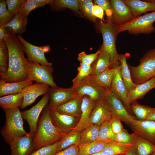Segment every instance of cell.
I'll list each match as a JSON object with an SVG mask.
<instances>
[{"label":"cell","mask_w":155,"mask_h":155,"mask_svg":"<svg viewBox=\"0 0 155 155\" xmlns=\"http://www.w3.org/2000/svg\"><path fill=\"white\" fill-rule=\"evenodd\" d=\"M131 112L140 120H145L152 114L155 113V108L144 105L137 101L132 102L130 105Z\"/></svg>","instance_id":"obj_33"},{"label":"cell","mask_w":155,"mask_h":155,"mask_svg":"<svg viewBox=\"0 0 155 155\" xmlns=\"http://www.w3.org/2000/svg\"><path fill=\"white\" fill-rule=\"evenodd\" d=\"M100 126L90 124L81 133L80 145L94 142L97 139Z\"/></svg>","instance_id":"obj_35"},{"label":"cell","mask_w":155,"mask_h":155,"mask_svg":"<svg viewBox=\"0 0 155 155\" xmlns=\"http://www.w3.org/2000/svg\"><path fill=\"white\" fill-rule=\"evenodd\" d=\"M67 133L61 132L53 123L50 108L47 105L43 110L37 125L36 132L33 137V150L52 144L59 140Z\"/></svg>","instance_id":"obj_2"},{"label":"cell","mask_w":155,"mask_h":155,"mask_svg":"<svg viewBox=\"0 0 155 155\" xmlns=\"http://www.w3.org/2000/svg\"><path fill=\"white\" fill-rule=\"evenodd\" d=\"M78 73L73 80V86H75L84 79L90 75L92 71V65L80 62L78 67Z\"/></svg>","instance_id":"obj_39"},{"label":"cell","mask_w":155,"mask_h":155,"mask_svg":"<svg viewBox=\"0 0 155 155\" xmlns=\"http://www.w3.org/2000/svg\"><path fill=\"white\" fill-rule=\"evenodd\" d=\"M155 21V11L134 18L132 20L122 25L116 26L117 34L125 31L135 35L155 32L153 23Z\"/></svg>","instance_id":"obj_6"},{"label":"cell","mask_w":155,"mask_h":155,"mask_svg":"<svg viewBox=\"0 0 155 155\" xmlns=\"http://www.w3.org/2000/svg\"><path fill=\"white\" fill-rule=\"evenodd\" d=\"M92 71L90 75L92 76L98 75L111 68L108 56L100 50V53L97 58L92 64Z\"/></svg>","instance_id":"obj_30"},{"label":"cell","mask_w":155,"mask_h":155,"mask_svg":"<svg viewBox=\"0 0 155 155\" xmlns=\"http://www.w3.org/2000/svg\"><path fill=\"white\" fill-rule=\"evenodd\" d=\"M94 1L95 3L101 7L105 11L108 19L112 18L113 12L110 1L94 0Z\"/></svg>","instance_id":"obj_48"},{"label":"cell","mask_w":155,"mask_h":155,"mask_svg":"<svg viewBox=\"0 0 155 155\" xmlns=\"http://www.w3.org/2000/svg\"><path fill=\"white\" fill-rule=\"evenodd\" d=\"M4 41L9 52V65L7 71L0 76L1 79L9 82L27 80L28 78L27 68L29 62L25 57L23 46L16 34L13 33L6 36Z\"/></svg>","instance_id":"obj_1"},{"label":"cell","mask_w":155,"mask_h":155,"mask_svg":"<svg viewBox=\"0 0 155 155\" xmlns=\"http://www.w3.org/2000/svg\"><path fill=\"white\" fill-rule=\"evenodd\" d=\"M73 87L78 97L86 95L96 101L105 98L109 92L97 83L90 75Z\"/></svg>","instance_id":"obj_8"},{"label":"cell","mask_w":155,"mask_h":155,"mask_svg":"<svg viewBox=\"0 0 155 155\" xmlns=\"http://www.w3.org/2000/svg\"><path fill=\"white\" fill-rule=\"evenodd\" d=\"M82 97L73 98L57 106L55 108L58 112L63 114L78 117L80 116Z\"/></svg>","instance_id":"obj_25"},{"label":"cell","mask_w":155,"mask_h":155,"mask_svg":"<svg viewBox=\"0 0 155 155\" xmlns=\"http://www.w3.org/2000/svg\"><path fill=\"white\" fill-rule=\"evenodd\" d=\"M79 152L78 146L73 145L58 152L53 155H79Z\"/></svg>","instance_id":"obj_49"},{"label":"cell","mask_w":155,"mask_h":155,"mask_svg":"<svg viewBox=\"0 0 155 155\" xmlns=\"http://www.w3.org/2000/svg\"><path fill=\"white\" fill-rule=\"evenodd\" d=\"M96 101L86 95L82 97L80 119L73 129L80 132L90 125V116Z\"/></svg>","instance_id":"obj_17"},{"label":"cell","mask_w":155,"mask_h":155,"mask_svg":"<svg viewBox=\"0 0 155 155\" xmlns=\"http://www.w3.org/2000/svg\"></svg>","instance_id":"obj_57"},{"label":"cell","mask_w":155,"mask_h":155,"mask_svg":"<svg viewBox=\"0 0 155 155\" xmlns=\"http://www.w3.org/2000/svg\"><path fill=\"white\" fill-rule=\"evenodd\" d=\"M10 33L3 26H0V41H4L5 38Z\"/></svg>","instance_id":"obj_51"},{"label":"cell","mask_w":155,"mask_h":155,"mask_svg":"<svg viewBox=\"0 0 155 155\" xmlns=\"http://www.w3.org/2000/svg\"><path fill=\"white\" fill-rule=\"evenodd\" d=\"M52 9L59 10L64 8H69L78 13L82 16L79 11V5L76 0H55L49 4Z\"/></svg>","instance_id":"obj_37"},{"label":"cell","mask_w":155,"mask_h":155,"mask_svg":"<svg viewBox=\"0 0 155 155\" xmlns=\"http://www.w3.org/2000/svg\"><path fill=\"white\" fill-rule=\"evenodd\" d=\"M115 136L109 121H106L100 125L98 137L96 141L105 143L115 142Z\"/></svg>","instance_id":"obj_36"},{"label":"cell","mask_w":155,"mask_h":155,"mask_svg":"<svg viewBox=\"0 0 155 155\" xmlns=\"http://www.w3.org/2000/svg\"><path fill=\"white\" fill-rule=\"evenodd\" d=\"M23 101L22 93L7 95L0 98V106L3 109L21 107Z\"/></svg>","instance_id":"obj_31"},{"label":"cell","mask_w":155,"mask_h":155,"mask_svg":"<svg viewBox=\"0 0 155 155\" xmlns=\"http://www.w3.org/2000/svg\"><path fill=\"white\" fill-rule=\"evenodd\" d=\"M27 68L28 78L37 83L45 84L51 87H58L54 80L51 66L42 65L38 63L29 61Z\"/></svg>","instance_id":"obj_7"},{"label":"cell","mask_w":155,"mask_h":155,"mask_svg":"<svg viewBox=\"0 0 155 155\" xmlns=\"http://www.w3.org/2000/svg\"><path fill=\"white\" fill-rule=\"evenodd\" d=\"M121 121L119 118L114 116L112 117L109 121L112 130L115 135L119 133L124 129Z\"/></svg>","instance_id":"obj_47"},{"label":"cell","mask_w":155,"mask_h":155,"mask_svg":"<svg viewBox=\"0 0 155 155\" xmlns=\"http://www.w3.org/2000/svg\"><path fill=\"white\" fill-rule=\"evenodd\" d=\"M150 155H155V152H154V153H153V154H152Z\"/></svg>","instance_id":"obj_56"},{"label":"cell","mask_w":155,"mask_h":155,"mask_svg":"<svg viewBox=\"0 0 155 155\" xmlns=\"http://www.w3.org/2000/svg\"><path fill=\"white\" fill-rule=\"evenodd\" d=\"M81 133L73 129L67 133L58 141L57 152L61 151L72 145L80 144Z\"/></svg>","instance_id":"obj_28"},{"label":"cell","mask_w":155,"mask_h":155,"mask_svg":"<svg viewBox=\"0 0 155 155\" xmlns=\"http://www.w3.org/2000/svg\"><path fill=\"white\" fill-rule=\"evenodd\" d=\"M9 52L4 41H0V75L7 71L9 65Z\"/></svg>","instance_id":"obj_38"},{"label":"cell","mask_w":155,"mask_h":155,"mask_svg":"<svg viewBox=\"0 0 155 155\" xmlns=\"http://www.w3.org/2000/svg\"><path fill=\"white\" fill-rule=\"evenodd\" d=\"M3 110L5 120L1 133L5 142L9 144L14 138L24 136L28 133L24 128L23 118L19 107Z\"/></svg>","instance_id":"obj_4"},{"label":"cell","mask_w":155,"mask_h":155,"mask_svg":"<svg viewBox=\"0 0 155 155\" xmlns=\"http://www.w3.org/2000/svg\"><path fill=\"white\" fill-rule=\"evenodd\" d=\"M146 120H150L155 121V113L151 115Z\"/></svg>","instance_id":"obj_54"},{"label":"cell","mask_w":155,"mask_h":155,"mask_svg":"<svg viewBox=\"0 0 155 155\" xmlns=\"http://www.w3.org/2000/svg\"><path fill=\"white\" fill-rule=\"evenodd\" d=\"M50 111L53 123L62 132L73 129L77 125L76 117L61 113L55 109L50 108Z\"/></svg>","instance_id":"obj_19"},{"label":"cell","mask_w":155,"mask_h":155,"mask_svg":"<svg viewBox=\"0 0 155 155\" xmlns=\"http://www.w3.org/2000/svg\"><path fill=\"white\" fill-rule=\"evenodd\" d=\"M49 93L50 97L49 106L51 109H55L68 101L78 97L74 87L72 86L69 88L51 87Z\"/></svg>","instance_id":"obj_13"},{"label":"cell","mask_w":155,"mask_h":155,"mask_svg":"<svg viewBox=\"0 0 155 155\" xmlns=\"http://www.w3.org/2000/svg\"><path fill=\"white\" fill-rule=\"evenodd\" d=\"M32 84L29 78L22 81L9 82L3 79L0 80V96L1 97L21 93L26 86Z\"/></svg>","instance_id":"obj_22"},{"label":"cell","mask_w":155,"mask_h":155,"mask_svg":"<svg viewBox=\"0 0 155 155\" xmlns=\"http://www.w3.org/2000/svg\"><path fill=\"white\" fill-rule=\"evenodd\" d=\"M132 80L137 85L155 77V48L146 52L137 66L129 65Z\"/></svg>","instance_id":"obj_5"},{"label":"cell","mask_w":155,"mask_h":155,"mask_svg":"<svg viewBox=\"0 0 155 155\" xmlns=\"http://www.w3.org/2000/svg\"><path fill=\"white\" fill-rule=\"evenodd\" d=\"M111 92L121 100L127 109V100L128 92L122 78L120 70L117 73L112 82Z\"/></svg>","instance_id":"obj_24"},{"label":"cell","mask_w":155,"mask_h":155,"mask_svg":"<svg viewBox=\"0 0 155 155\" xmlns=\"http://www.w3.org/2000/svg\"><path fill=\"white\" fill-rule=\"evenodd\" d=\"M49 93L44 95L41 99L30 109L21 112L23 119L28 123L30 128L28 134L34 136L37 129V122L40 115L49 101Z\"/></svg>","instance_id":"obj_10"},{"label":"cell","mask_w":155,"mask_h":155,"mask_svg":"<svg viewBox=\"0 0 155 155\" xmlns=\"http://www.w3.org/2000/svg\"><path fill=\"white\" fill-rule=\"evenodd\" d=\"M50 88L49 85L45 84L36 83L26 86L21 92L23 97L21 108H25L34 102L40 96L48 93Z\"/></svg>","instance_id":"obj_16"},{"label":"cell","mask_w":155,"mask_h":155,"mask_svg":"<svg viewBox=\"0 0 155 155\" xmlns=\"http://www.w3.org/2000/svg\"><path fill=\"white\" fill-rule=\"evenodd\" d=\"M112 114L105 97L96 101L90 118V124L100 126L104 122L109 121Z\"/></svg>","instance_id":"obj_15"},{"label":"cell","mask_w":155,"mask_h":155,"mask_svg":"<svg viewBox=\"0 0 155 155\" xmlns=\"http://www.w3.org/2000/svg\"><path fill=\"white\" fill-rule=\"evenodd\" d=\"M113 15L112 20L116 26L128 22L134 18L130 7L122 0H111Z\"/></svg>","instance_id":"obj_12"},{"label":"cell","mask_w":155,"mask_h":155,"mask_svg":"<svg viewBox=\"0 0 155 155\" xmlns=\"http://www.w3.org/2000/svg\"><path fill=\"white\" fill-rule=\"evenodd\" d=\"M125 155H138L135 146L129 150Z\"/></svg>","instance_id":"obj_52"},{"label":"cell","mask_w":155,"mask_h":155,"mask_svg":"<svg viewBox=\"0 0 155 155\" xmlns=\"http://www.w3.org/2000/svg\"><path fill=\"white\" fill-rule=\"evenodd\" d=\"M7 6L5 1H0V26L9 22L15 15L8 10Z\"/></svg>","instance_id":"obj_41"},{"label":"cell","mask_w":155,"mask_h":155,"mask_svg":"<svg viewBox=\"0 0 155 155\" xmlns=\"http://www.w3.org/2000/svg\"><path fill=\"white\" fill-rule=\"evenodd\" d=\"M25 0H6L7 9L11 12L16 14L19 12L22 5Z\"/></svg>","instance_id":"obj_46"},{"label":"cell","mask_w":155,"mask_h":155,"mask_svg":"<svg viewBox=\"0 0 155 155\" xmlns=\"http://www.w3.org/2000/svg\"><path fill=\"white\" fill-rule=\"evenodd\" d=\"M127 56L126 53L119 54V59L121 66V75L129 93L137 85L135 84L132 80L130 70L127 62Z\"/></svg>","instance_id":"obj_27"},{"label":"cell","mask_w":155,"mask_h":155,"mask_svg":"<svg viewBox=\"0 0 155 155\" xmlns=\"http://www.w3.org/2000/svg\"><path fill=\"white\" fill-rule=\"evenodd\" d=\"M128 126L133 133L155 145V121L135 119Z\"/></svg>","instance_id":"obj_14"},{"label":"cell","mask_w":155,"mask_h":155,"mask_svg":"<svg viewBox=\"0 0 155 155\" xmlns=\"http://www.w3.org/2000/svg\"><path fill=\"white\" fill-rule=\"evenodd\" d=\"M135 136V133H129L126 129H124L115 135V142L120 143L134 144Z\"/></svg>","instance_id":"obj_42"},{"label":"cell","mask_w":155,"mask_h":155,"mask_svg":"<svg viewBox=\"0 0 155 155\" xmlns=\"http://www.w3.org/2000/svg\"><path fill=\"white\" fill-rule=\"evenodd\" d=\"M78 1L79 5H80L89 3L92 1L91 0H78Z\"/></svg>","instance_id":"obj_53"},{"label":"cell","mask_w":155,"mask_h":155,"mask_svg":"<svg viewBox=\"0 0 155 155\" xmlns=\"http://www.w3.org/2000/svg\"><path fill=\"white\" fill-rule=\"evenodd\" d=\"M46 5L37 0H25L21 6L19 13L27 17L30 12L34 9L43 7Z\"/></svg>","instance_id":"obj_40"},{"label":"cell","mask_w":155,"mask_h":155,"mask_svg":"<svg viewBox=\"0 0 155 155\" xmlns=\"http://www.w3.org/2000/svg\"><path fill=\"white\" fill-rule=\"evenodd\" d=\"M93 4L92 1L89 3L79 5L80 9L82 11L84 14L90 20L95 22L96 17L93 15Z\"/></svg>","instance_id":"obj_45"},{"label":"cell","mask_w":155,"mask_h":155,"mask_svg":"<svg viewBox=\"0 0 155 155\" xmlns=\"http://www.w3.org/2000/svg\"><path fill=\"white\" fill-rule=\"evenodd\" d=\"M134 146L132 144L113 142H111L101 152L102 155H125Z\"/></svg>","instance_id":"obj_29"},{"label":"cell","mask_w":155,"mask_h":155,"mask_svg":"<svg viewBox=\"0 0 155 155\" xmlns=\"http://www.w3.org/2000/svg\"><path fill=\"white\" fill-rule=\"evenodd\" d=\"M155 88V77L137 86L128 93L127 100V109L130 113V104L138 99L143 98L150 90Z\"/></svg>","instance_id":"obj_20"},{"label":"cell","mask_w":155,"mask_h":155,"mask_svg":"<svg viewBox=\"0 0 155 155\" xmlns=\"http://www.w3.org/2000/svg\"><path fill=\"white\" fill-rule=\"evenodd\" d=\"M33 137L27 133L24 136L14 138L9 144L11 155H29L33 150L32 143Z\"/></svg>","instance_id":"obj_18"},{"label":"cell","mask_w":155,"mask_h":155,"mask_svg":"<svg viewBox=\"0 0 155 155\" xmlns=\"http://www.w3.org/2000/svg\"><path fill=\"white\" fill-rule=\"evenodd\" d=\"M93 13L94 15L102 20H103L104 10L100 6L94 5L93 8Z\"/></svg>","instance_id":"obj_50"},{"label":"cell","mask_w":155,"mask_h":155,"mask_svg":"<svg viewBox=\"0 0 155 155\" xmlns=\"http://www.w3.org/2000/svg\"><path fill=\"white\" fill-rule=\"evenodd\" d=\"M123 1L130 7L134 18L148 11H155V0L146 1L124 0Z\"/></svg>","instance_id":"obj_21"},{"label":"cell","mask_w":155,"mask_h":155,"mask_svg":"<svg viewBox=\"0 0 155 155\" xmlns=\"http://www.w3.org/2000/svg\"><path fill=\"white\" fill-rule=\"evenodd\" d=\"M58 141L52 144L42 147L29 155H53L57 152Z\"/></svg>","instance_id":"obj_43"},{"label":"cell","mask_w":155,"mask_h":155,"mask_svg":"<svg viewBox=\"0 0 155 155\" xmlns=\"http://www.w3.org/2000/svg\"><path fill=\"white\" fill-rule=\"evenodd\" d=\"M17 38L24 46L25 53L29 61L33 62L44 65L52 66V63L46 59L45 53L50 51L49 45L37 46L32 44L25 40L21 35L17 36Z\"/></svg>","instance_id":"obj_9"},{"label":"cell","mask_w":155,"mask_h":155,"mask_svg":"<svg viewBox=\"0 0 155 155\" xmlns=\"http://www.w3.org/2000/svg\"><path fill=\"white\" fill-rule=\"evenodd\" d=\"M91 155H102L101 152H99Z\"/></svg>","instance_id":"obj_55"},{"label":"cell","mask_w":155,"mask_h":155,"mask_svg":"<svg viewBox=\"0 0 155 155\" xmlns=\"http://www.w3.org/2000/svg\"><path fill=\"white\" fill-rule=\"evenodd\" d=\"M100 53L99 49L95 53L88 54L82 51L78 54V59L80 62L92 65Z\"/></svg>","instance_id":"obj_44"},{"label":"cell","mask_w":155,"mask_h":155,"mask_svg":"<svg viewBox=\"0 0 155 155\" xmlns=\"http://www.w3.org/2000/svg\"><path fill=\"white\" fill-rule=\"evenodd\" d=\"M134 145L138 155H150L155 152V145L136 134Z\"/></svg>","instance_id":"obj_34"},{"label":"cell","mask_w":155,"mask_h":155,"mask_svg":"<svg viewBox=\"0 0 155 155\" xmlns=\"http://www.w3.org/2000/svg\"><path fill=\"white\" fill-rule=\"evenodd\" d=\"M28 20L27 17L18 13L10 21L2 26L10 33L21 35L26 30Z\"/></svg>","instance_id":"obj_23"},{"label":"cell","mask_w":155,"mask_h":155,"mask_svg":"<svg viewBox=\"0 0 155 155\" xmlns=\"http://www.w3.org/2000/svg\"><path fill=\"white\" fill-rule=\"evenodd\" d=\"M99 26L103 38L102 44L99 49L108 56L111 68H116L121 63L119 59V54L116 46L117 36L116 32V26L111 18H109L105 22L101 20Z\"/></svg>","instance_id":"obj_3"},{"label":"cell","mask_w":155,"mask_h":155,"mask_svg":"<svg viewBox=\"0 0 155 155\" xmlns=\"http://www.w3.org/2000/svg\"><path fill=\"white\" fill-rule=\"evenodd\" d=\"M105 98L109 104L113 116L119 117L128 126L136 119L129 113L121 100L111 92L107 93Z\"/></svg>","instance_id":"obj_11"},{"label":"cell","mask_w":155,"mask_h":155,"mask_svg":"<svg viewBox=\"0 0 155 155\" xmlns=\"http://www.w3.org/2000/svg\"><path fill=\"white\" fill-rule=\"evenodd\" d=\"M111 143H105L96 141L79 145V155H91L101 152Z\"/></svg>","instance_id":"obj_32"},{"label":"cell","mask_w":155,"mask_h":155,"mask_svg":"<svg viewBox=\"0 0 155 155\" xmlns=\"http://www.w3.org/2000/svg\"><path fill=\"white\" fill-rule=\"evenodd\" d=\"M121 69L120 64L116 68H110L98 75L91 76L99 85L108 92H111L112 82L116 74Z\"/></svg>","instance_id":"obj_26"}]
</instances>
